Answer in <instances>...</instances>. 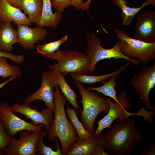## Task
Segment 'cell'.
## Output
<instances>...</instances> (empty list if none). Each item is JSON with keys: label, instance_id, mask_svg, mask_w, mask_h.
Returning a JSON list of instances; mask_svg holds the SVG:
<instances>
[{"label": "cell", "instance_id": "1", "mask_svg": "<svg viewBox=\"0 0 155 155\" xmlns=\"http://www.w3.org/2000/svg\"><path fill=\"white\" fill-rule=\"evenodd\" d=\"M109 129L102 137L104 149L115 154L131 155L133 147L145 137L136 129L133 116Z\"/></svg>", "mask_w": 155, "mask_h": 155}, {"label": "cell", "instance_id": "2", "mask_svg": "<svg viewBox=\"0 0 155 155\" xmlns=\"http://www.w3.org/2000/svg\"><path fill=\"white\" fill-rule=\"evenodd\" d=\"M54 95L55 108L53 119L54 132L56 137L60 141L63 155H66L70 146L78 140L75 129L66 117L65 105L67 100L58 84L54 90Z\"/></svg>", "mask_w": 155, "mask_h": 155}, {"label": "cell", "instance_id": "3", "mask_svg": "<svg viewBox=\"0 0 155 155\" xmlns=\"http://www.w3.org/2000/svg\"><path fill=\"white\" fill-rule=\"evenodd\" d=\"M75 83L82 97L80 102L83 109L80 111L81 123L85 129L93 134L96 118L102 112L107 113L109 109V104L105 98L94 92H90L78 81H75Z\"/></svg>", "mask_w": 155, "mask_h": 155}, {"label": "cell", "instance_id": "4", "mask_svg": "<svg viewBox=\"0 0 155 155\" xmlns=\"http://www.w3.org/2000/svg\"><path fill=\"white\" fill-rule=\"evenodd\" d=\"M49 58L58 63L49 66L48 68L54 72H60L65 77L69 73L84 75L88 73L90 59L86 53L77 51L59 50Z\"/></svg>", "mask_w": 155, "mask_h": 155}, {"label": "cell", "instance_id": "5", "mask_svg": "<svg viewBox=\"0 0 155 155\" xmlns=\"http://www.w3.org/2000/svg\"><path fill=\"white\" fill-rule=\"evenodd\" d=\"M114 32L120 40L121 51L126 57L137 58L142 67L155 58V42H147L133 38L118 28L115 29Z\"/></svg>", "mask_w": 155, "mask_h": 155}, {"label": "cell", "instance_id": "6", "mask_svg": "<svg viewBox=\"0 0 155 155\" xmlns=\"http://www.w3.org/2000/svg\"><path fill=\"white\" fill-rule=\"evenodd\" d=\"M86 38L88 44L86 54L90 59L88 72L90 74L92 73L95 69L97 63L103 59L114 58L118 61L119 59H123L134 65H138L140 63L138 60L132 59L122 53L120 49L119 41H117L112 48L106 49L101 46L100 40L95 33L87 32Z\"/></svg>", "mask_w": 155, "mask_h": 155}, {"label": "cell", "instance_id": "7", "mask_svg": "<svg viewBox=\"0 0 155 155\" xmlns=\"http://www.w3.org/2000/svg\"><path fill=\"white\" fill-rule=\"evenodd\" d=\"M118 102H113L108 97L106 98L109 106V109L107 114L98 122V127L94 133H100L106 128H110L113 121L115 119L118 123L126 120L129 117L136 115L127 111L125 108H132V104L130 102V98L126 95L125 91H123L117 96Z\"/></svg>", "mask_w": 155, "mask_h": 155}, {"label": "cell", "instance_id": "8", "mask_svg": "<svg viewBox=\"0 0 155 155\" xmlns=\"http://www.w3.org/2000/svg\"><path fill=\"white\" fill-rule=\"evenodd\" d=\"M11 111L14 113H18L25 116L26 118L31 120L32 123L35 125L42 124L45 127V131L50 141H53L58 138L55 135L53 127V111L47 108L41 111L30 106L29 103H25L22 105L16 103L10 106Z\"/></svg>", "mask_w": 155, "mask_h": 155}, {"label": "cell", "instance_id": "9", "mask_svg": "<svg viewBox=\"0 0 155 155\" xmlns=\"http://www.w3.org/2000/svg\"><path fill=\"white\" fill-rule=\"evenodd\" d=\"M131 84L145 108L154 113L155 109L150 102L149 94L155 86V62L152 65L142 67L141 71L132 78Z\"/></svg>", "mask_w": 155, "mask_h": 155}, {"label": "cell", "instance_id": "10", "mask_svg": "<svg viewBox=\"0 0 155 155\" xmlns=\"http://www.w3.org/2000/svg\"><path fill=\"white\" fill-rule=\"evenodd\" d=\"M42 131H33L32 133V131L28 130L20 131V139L11 136L4 152L6 155H36V145Z\"/></svg>", "mask_w": 155, "mask_h": 155}, {"label": "cell", "instance_id": "11", "mask_svg": "<svg viewBox=\"0 0 155 155\" xmlns=\"http://www.w3.org/2000/svg\"><path fill=\"white\" fill-rule=\"evenodd\" d=\"M41 84L36 92L27 96L24 102L30 103L37 100L43 101L47 108L55 110L54 91L57 84L55 73L50 70L43 71L41 75Z\"/></svg>", "mask_w": 155, "mask_h": 155}, {"label": "cell", "instance_id": "12", "mask_svg": "<svg viewBox=\"0 0 155 155\" xmlns=\"http://www.w3.org/2000/svg\"><path fill=\"white\" fill-rule=\"evenodd\" d=\"M10 106L6 102L0 103V119L3 123L6 130L11 136H15L23 130L36 131L42 130L41 124L35 125L29 123L16 116L10 109Z\"/></svg>", "mask_w": 155, "mask_h": 155}, {"label": "cell", "instance_id": "13", "mask_svg": "<svg viewBox=\"0 0 155 155\" xmlns=\"http://www.w3.org/2000/svg\"><path fill=\"white\" fill-rule=\"evenodd\" d=\"M134 30L135 38L147 42H155V11L140 13Z\"/></svg>", "mask_w": 155, "mask_h": 155}, {"label": "cell", "instance_id": "14", "mask_svg": "<svg viewBox=\"0 0 155 155\" xmlns=\"http://www.w3.org/2000/svg\"><path fill=\"white\" fill-rule=\"evenodd\" d=\"M17 25L18 42L23 47L28 49L34 48L35 44L45 40L48 32L46 29L37 26L30 28L24 24Z\"/></svg>", "mask_w": 155, "mask_h": 155}, {"label": "cell", "instance_id": "15", "mask_svg": "<svg viewBox=\"0 0 155 155\" xmlns=\"http://www.w3.org/2000/svg\"><path fill=\"white\" fill-rule=\"evenodd\" d=\"M0 20L1 22L20 24L30 26L32 23L26 14L19 8L10 4L6 0H0Z\"/></svg>", "mask_w": 155, "mask_h": 155}, {"label": "cell", "instance_id": "16", "mask_svg": "<svg viewBox=\"0 0 155 155\" xmlns=\"http://www.w3.org/2000/svg\"><path fill=\"white\" fill-rule=\"evenodd\" d=\"M103 135L102 131L98 134L94 133L82 141H78L70 146L66 155H91Z\"/></svg>", "mask_w": 155, "mask_h": 155}, {"label": "cell", "instance_id": "17", "mask_svg": "<svg viewBox=\"0 0 155 155\" xmlns=\"http://www.w3.org/2000/svg\"><path fill=\"white\" fill-rule=\"evenodd\" d=\"M18 42L17 30L11 23L1 22L0 28V50L9 52Z\"/></svg>", "mask_w": 155, "mask_h": 155}, {"label": "cell", "instance_id": "18", "mask_svg": "<svg viewBox=\"0 0 155 155\" xmlns=\"http://www.w3.org/2000/svg\"><path fill=\"white\" fill-rule=\"evenodd\" d=\"M51 2V0H43L42 16L37 26L54 28L60 23L62 16V13L57 11L55 13L52 12Z\"/></svg>", "mask_w": 155, "mask_h": 155}, {"label": "cell", "instance_id": "19", "mask_svg": "<svg viewBox=\"0 0 155 155\" xmlns=\"http://www.w3.org/2000/svg\"><path fill=\"white\" fill-rule=\"evenodd\" d=\"M115 4L121 9L122 25L128 28L131 25L132 23L136 14L143 7L150 5H155V0H146L139 7H130L127 4L126 0H114Z\"/></svg>", "mask_w": 155, "mask_h": 155}, {"label": "cell", "instance_id": "20", "mask_svg": "<svg viewBox=\"0 0 155 155\" xmlns=\"http://www.w3.org/2000/svg\"><path fill=\"white\" fill-rule=\"evenodd\" d=\"M43 0H22V10L30 22L38 24L42 16Z\"/></svg>", "mask_w": 155, "mask_h": 155}, {"label": "cell", "instance_id": "21", "mask_svg": "<svg viewBox=\"0 0 155 155\" xmlns=\"http://www.w3.org/2000/svg\"><path fill=\"white\" fill-rule=\"evenodd\" d=\"M130 64V62L128 61L115 71L104 75L92 76L73 73H70V75L75 81H78L81 83L92 84L99 82L106 79H110L115 75H120L129 66Z\"/></svg>", "mask_w": 155, "mask_h": 155}, {"label": "cell", "instance_id": "22", "mask_svg": "<svg viewBox=\"0 0 155 155\" xmlns=\"http://www.w3.org/2000/svg\"><path fill=\"white\" fill-rule=\"evenodd\" d=\"M57 78V83L61 89V92L66 98L67 101L74 107L77 114L79 113L80 108L77 100V94L67 84L65 77L59 71L55 72Z\"/></svg>", "mask_w": 155, "mask_h": 155}, {"label": "cell", "instance_id": "23", "mask_svg": "<svg viewBox=\"0 0 155 155\" xmlns=\"http://www.w3.org/2000/svg\"><path fill=\"white\" fill-rule=\"evenodd\" d=\"M119 75L118 74L115 75L108 81L107 82L105 80H103L102 82L103 85L102 86L94 87H88L87 89L90 91H96L104 96L112 98L115 102H118L115 88L117 85L115 80Z\"/></svg>", "mask_w": 155, "mask_h": 155}, {"label": "cell", "instance_id": "24", "mask_svg": "<svg viewBox=\"0 0 155 155\" xmlns=\"http://www.w3.org/2000/svg\"><path fill=\"white\" fill-rule=\"evenodd\" d=\"M66 111L70 121L76 130L78 141H82L85 139L92 136V135L84 127L81 122L79 121L77 113L73 108L69 106L66 108Z\"/></svg>", "mask_w": 155, "mask_h": 155}, {"label": "cell", "instance_id": "25", "mask_svg": "<svg viewBox=\"0 0 155 155\" xmlns=\"http://www.w3.org/2000/svg\"><path fill=\"white\" fill-rule=\"evenodd\" d=\"M47 133L46 131H42L37 141L35 151L36 155H63L61 148L58 143V138L55 141L56 151L53 150L51 147L46 146L43 143L44 138Z\"/></svg>", "mask_w": 155, "mask_h": 155}, {"label": "cell", "instance_id": "26", "mask_svg": "<svg viewBox=\"0 0 155 155\" xmlns=\"http://www.w3.org/2000/svg\"><path fill=\"white\" fill-rule=\"evenodd\" d=\"M68 38L67 35L58 40L47 44H38L36 46L37 53L42 55L44 57L49 58L52 54L59 50L61 45Z\"/></svg>", "mask_w": 155, "mask_h": 155}, {"label": "cell", "instance_id": "27", "mask_svg": "<svg viewBox=\"0 0 155 155\" xmlns=\"http://www.w3.org/2000/svg\"><path fill=\"white\" fill-rule=\"evenodd\" d=\"M22 73L19 66L11 65L7 63L6 58L0 57V76L6 78L13 76L17 78L20 77Z\"/></svg>", "mask_w": 155, "mask_h": 155}, {"label": "cell", "instance_id": "28", "mask_svg": "<svg viewBox=\"0 0 155 155\" xmlns=\"http://www.w3.org/2000/svg\"><path fill=\"white\" fill-rule=\"evenodd\" d=\"M11 136L6 130L4 125L0 119V149L4 151L6 147L8 145Z\"/></svg>", "mask_w": 155, "mask_h": 155}, {"label": "cell", "instance_id": "29", "mask_svg": "<svg viewBox=\"0 0 155 155\" xmlns=\"http://www.w3.org/2000/svg\"><path fill=\"white\" fill-rule=\"evenodd\" d=\"M51 4L52 7L61 13L66 7L71 6V0H53Z\"/></svg>", "mask_w": 155, "mask_h": 155}, {"label": "cell", "instance_id": "30", "mask_svg": "<svg viewBox=\"0 0 155 155\" xmlns=\"http://www.w3.org/2000/svg\"><path fill=\"white\" fill-rule=\"evenodd\" d=\"M0 57L9 59L14 63L20 64L24 60V57L22 55H16L9 52L0 50Z\"/></svg>", "mask_w": 155, "mask_h": 155}, {"label": "cell", "instance_id": "31", "mask_svg": "<svg viewBox=\"0 0 155 155\" xmlns=\"http://www.w3.org/2000/svg\"><path fill=\"white\" fill-rule=\"evenodd\" d=\"M104 146L102 137L98 143L91 155H112L106 153L104 151Z\"/></svg>", "mask_w": 155, "mask_h": 155}, {"label": "cell", "instance_id": "32", "mask_svg": "<svg viewBox=\"0 0 155 155\" xmlns=\"http://www.w3.org/2000/svg\"><path fill=\"white\" fill-rule=\"evenodd\" d=\"M142 154L143 155H155V143L154 141L151 142L148 148H144L142 151Z\"/></svg>", "mask_w": 155, "mask_h": 155}, {"label": "cell", "instance_id": "33", "mask_svg": "<svg viewBox=\"0 0 155 155\" xmlns=\"http://www.w3.org/2000/svg\"><path fill=\"white\" fill-rule=\"evenodd\" d=\"M12 6L19 8L22 10V0H6Z\"/></svg>", "mask_w": 155, "mask_h": 155}, {"label": "cell", "instance_id": "34", "mask_svg": "<svg viewBox=\"0 0 155 155\" xmlns=\"http://www.w3.org/2000/svg\"><path fill=\"white\" fill-rule=\"evenodd\" d=\"M71 5L75 7L77 9H82L83 7L84 3L82 0H71Z\"/></svg>", "mask_w": 155, "mask_h": 155}, {"label": "cell", "instance_id": "35", "mask_svg": "<svg viewBox=\"0 0 155 155\" xmlns=\"http://www.w3.org/2000/svg\"><path fill=\"white\" fill-rule=\"evenodd\" d=\"M92 0H88L85 3H84V6L82 9V11L86 10L89 12V6Z\"/></svg>", "mask_w": 155, "mask_h": 155}, {"label": "cell", "instance_id": "36", "mask_svg": "<svg viewBox=\"0 0 155 155\" xmlns=\"http://www.w3.org/2000/svg\"><path fill=\"white\" fill-rule=\"evenodd\" d=\"M16 78L15 77L11 76L9 79L6 81L0 84V89L5 85L7 83L10 81L13 80L14 79Z\"/></svg>", "mask_w": 155, "mask_h": 155}, {"label": "cell", "instance_id": "37", "mask_svg": "<svg viewBox=\"0 0 155 155\" xmlns=\"http://www.w3.org/2000/svg\"><path fill=\"white\" fill-rule=\"evenodd\" d=\"M6 155V154L4 151H2L0 149V155Z\"/></svg>", "mask_w": 155, "mask_h": 155}, {"label": "cell", "instance_id": "38", "mask_svg": "<svg viewBox=\"0 0 155 155\" xmlns=\"http://www.w3.org/2000/svg\"><path fill=\"white\" fill-rule=\"evenodd\" d=\"M1 22L0 20V28L1 25Z\"/></svg>", "mask_w": 155, "mask_h": 155}, {"label": "cell", "instance_id": "39", "mask_svg": "<svg viewBox=\"0 0 155 155\" xmlns=\"http://www.w3.org/2000/svg\"></svg>", "mask_w": 155, "mask_h": 155}]
</instances>
